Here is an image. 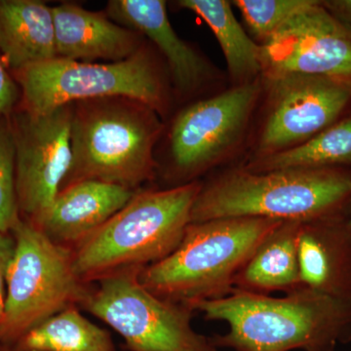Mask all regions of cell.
<instances>
[{
	"label": "cell",
	"mask_w": 351,
	"mask_h": 351,
	"mask_svg": "<svg viewBox=\"0 0 351 351\" xmlns=\"http://www.w3.org/2000/svg\"><path fill=\"white\" fill-rule=\"evenodd\" d=\"M208 320L225 321L226 335L210 339L215 348L235 351H334L351 341V300L306 288L274 298L233 291L193 307Z\"/></svg>",
	"instance_id": "obj_1"
},
{
	"label": "cell",
	"mask_w": 351,
	"mask_h": 351,
	"mask_svg": "<svg viewBox=\"0 0 351 351\" xmlns=\"http://www.w3.org/2000/svg\"><path fill=\"white\" fill-rule=\"evenodd\" d=\"M351 170L290 168L253 173L232 168L202 184L191 223L225 218L306 221L348 214Z\"/></svg>",
	"instance_id": "obj_2"
},
{
	"label": "cell",
	"mask_w": 351,
	"mask_h": 351,
	"mask_svg": "<svg viewBox=\"0 0 351 351\" xmlns=\"http://www.w3.org/2000/svg\"><path fill=\"white\" fill-rule=\"evenodd\" d=\"M281 223L249 217L191 223L177 248L140 270L138 280L157 297L193 311L232 294L240 270Z\"/></svg>",
	"instance_id": "obj_3"
},
{
	"label": "cell",
	"mask_w": 351,
	"mask_h": 351,
	"mask_svg": "<svg viewBox=\"0 0 351 351\" xmlns=\"http://www.w3.org/2000/svg\"><path fill=\"white\" fill-rule=\"evenodd\" d=\"M160 115L126 97L73 104L71 169L64 186L97 180L134 189L154 176Z\"/></svg>",
	"instance_id": "obj_4"
},
{
	"label": "cell",
	"mask_w": 351,
	"mask_h": 351,
	"mask_svg": "<svg viewBox=\"0 0 351 351\" xmlns=\"http://www.w3.org/2000/svg\"><path fill=\"white\" fill-rule=\"evenodd\" d=\"M202 184L136 193L73 253L82 281L127 269H143L167 257L182 241Z\"/></svg>",
	"instance_id": "obj_5"
},
{
	"label": "cell",
	"mask_w": 351,
	"mask_h": 351,
	"mask_svg": "<svg viewBox=\"0 0 351 351\" xmlns=\"http://www.w3.org/2000/svg\"><path fill=\"white\" fill-rule=\"evenodd\" d=\"M22 108L44 114L77 101L126 97L142 101L161 119L171 106L167 75L147 46L117 63H83L54 58L14 71Z\"/></svg>",
	"instance_id": "obj_6"
},
{
	"label": "cell",
	"mask_w": 351,
	"mask_h": 351,
	"mask_svg": "<svg viewBox=\"0 0 351 351\" xmlns=\"http://www.w3.org/2000/svg\"><path fill=\"white\" fill-rule=\"evenodd\" d=\"M12 233L0 346L15 345L34 327L84 302L88 295L73 267V253L53 242L31 221L20 219Z\"/></svg>",
	"instance_id": "obj_7"
},
{
	"label": "cell",
	"mask_w": 351,
	"mask_h": 351,
	"mask_svg": "<svg viewBox=\"0 0 351 351\" xmlns=\"http://www.w3.org/2000/svg\"><path fill=\"white\" fill-rule=\"evenodd\" d=\"M262 92L261 78L182 108L168 132V152L176 175L191 182L237 156L250 140Z\"/></svg>",
	"instance_id": "obj_8"
},
{
	"label": "cell",
	"mask_w": 351,
	"mask_h": 351,
	"mask_svg": "<svg viewBox=\"0 0 351 351\" xmlns=\"http://www.w3.org/2000/svg\"><path fill=\"white\" fill-rule=\"evenodd\" d=\"M262 82L247 160L304 144L339 121L351 103V87L320 76H262Z\"/></svg>",
	"instance_id": "obj_9"
},
{
	"label": "cell",
	"mask_w": 351,
	"mask_h": 351,
	"mask_svg": "<svg viewBox=\"0 0 351 351\" xmlns=\"http://www.w3.org/2000/svg\"><path fill=\"white\" fill-rule=\"evenodd\" d=\"M142 269L100 279L83 302L88 311L119 332L132 351H205L210 339L191 324V309L152 294L138 280Z\"/></svg>",
	"instance_id": "obj_10"
},
{
	"label": "cell",
	"mask_w": 351,
	"mask_h": 351,
	"mask_svg": "<svg viewBox=\"0 0 351 351\" xmlns=\"http://www.w3.org/2000/svg\"><path fill=\"white\" fill-rule=\"evenodd\" d=\"M73 105L34 114L21 108L9 115L16 149L20 213L34 223L62 189L73 160Z\"/></svg>",
	"instance_id": "obj_11"
},
{
	"label": "cell",
	"mask_w": 351,
	"mask_h": 351,
	"mask_svg": "<svg viewBox=\"0 0 351 351\" xmlns=\"http://www.w3.org/2000/svg\"><path fill=\"white\" fill-rule=\"evenodd\" d=\"M262 76H320L351 87V29L313 3L262 45Z\"/></svg>",
	"instance_id": "obj_12"
},
{
	"label": "cell",
	"mask_w": 351,
	"mask_h": 351,
	"mask_svg": "<svg viewBox=\"0 0 351 351\" xmlns=\"http://www.w3.org/2000/svg\"><path fill=\"white\" fill-rule=\"evenodd\" d=\"M107 15L119 25L145 36L156 45L167 64L173 88L181 98L221 87L226 75L173 29L162 0H112Z\"/></svg>",
	"instance_id": "obj_13"
},
{
	"label": "cell",
	"mask_w": 351,
	"mask_h": 351,
	"mask_svg": "<svg viewBox=\"0 0 351 351\" xmlns=\"http://www.w3.org/2000/svg\"><path fill=\"white\" fill-rule=\"evenodd\" d=\"M300 288L351 300V228L348 214L301 221Z\"/></svg>",
	"instance_id": "obj_14"
},
{
	"label": "cell",
	"mask_w": 351,
	"mask_h": 351,
	"mask_svg": "<svg viewBox=\"0 0 351 351\" xmlns=\"http://www.w3.org/2000/svg\"><path fill=\"white\" fill-rule=\"evenodd\" d=\"M136 193L97 180H83L64 186L43 216L32 223L55 243L80 244L96 232Z\"/></svg>",
	"instance_id": "obj_15"
},
{
	"label": "cell",
	"mask_w": 351,
	"mask_h": 351,
	"mask_svg": "<svg viewBox=\"0 0 351 351\" xmlns=\"http://www.w3.org/2000/svg\"><path fill=\"white\" fill-rule=\"evenodd\" d=\"M58 57L83 63L124 61L144 46L142 34L108 15L73 3L52 7Z\"/></svg>",
	"instance_id": "obj_16"
},
{
	"label": "cell",
	"mask_w": 351,
	"mask_h": 351,
	"mask_svg": "<svg viewBox=\"0 0 351 351\" xmlns=\"http://www.w3.org/2000/svg\"><path fill=\"white\" fill-rule=\"evenodd\" d=\"M0 55L12 73L57 58L52 7L39 0H0Z\"/></svg>",
	"instance_id": "obj_17"
},
{
	"label": "cell",
	"mask_w": 351,
	"mask_h": 351,
	"mask_svg": "<svg viewBox=\"0 0 351 351\" xmlns=\"http://www.w3.org/2000/svg\"><path fill=\"white\" fill-rule=\"evenodd\" d=\"M301 221H282L240 270L234 291L269 295L300 288L298 239Z\"/></svg>",
	"instance_id": "obj_18"
},
{
	"label": "cell",
	"mask_w": 351,
	"mask_h": 351,
	"mask_svg": "<svg viewBox=\"0 0 351 351\" xmlns=\"http://www.w3.org/2000/svg\"><path fill=\"white\" fill-rule=\"evenodd\" d=\"M178 5L206 23L221 46L232 86L257 82L263 75L262 46L239 24L226 0H180Z\"/></svg>",
	"instance_id": "obj_19"
},
{
	"label": "cell",
	"mask_w": 351,
	"mask_h": 351,
	"mask_svg": "<svg viewBox=\"0 0 351 351\" xmlns=\"http://www.w3.org/2000/svg\"><path fill=\"white\" fill-rule=\"evenodd\" d=\"M348 165H351V113L304 144L272 156L249 159L241 167L249 172L263 173Z\"/></svg>",
	"instance_id": "obj_20"
},
{
	"label": "cell",
	"mask_w": 351,
	"mask_h": 351,
	"mask_svg": "<svg viewBox=\"0 0 351 351\" xmlns=\"http://www.w3.org/2000/svg\"><path fill=\"white\" fill-rule=\"evenodd\" d=\"M14 348L20 351H115L110 334L73 306L27 332Z\"/></svg>",
	"instance_id": "obj_21"
},
{
	"label": "cell",
	"mask_w": 351,
	"mask_h": 351,
	"mask_svg": "<svg viewBox=\"0 0 351 351\" xmlns=\"http://www.w3.org/2000/svg\"><path fill=\"white\" fill-rule=\"evenodd\" d=\"M314 0H235L251 38L267 43L289 20L313 3Z\"/></svg>",
	"instance_id": "obj_22"
},
{
	"label": "cell",
	"mask_w": 351,
	"mask_h": 351,
	"mask_svg": "<svg viewBox=\"0 0 351 351\" xmlns=\"http://www.w3.org/2000/svg\"><path fill=\"white\" fill-rule=\"evenodd\" d=\"M20 218L16 186V149L9 117L0 119V232H12Z\"/></svg>",
	"instance_id": "obj_23"
},
{
	"label": "cell",
	"mask_w": 351,
	"mask_h": 351,
	"mask_svg": "<svg viewBox=\"0 0 351 351\" xmlns=\"http://www.w3.org/2000/svg\"><path fill=\"white\" fill-rule=\"evenodd\" d=\"M20 98V88L6 68L0 55V119L14 112Z\"/></svg>",
	"instance_id": "obj_24"
},
{
	"label": "cell",
	"mask_w": 351,
	"mask_h": 351,
	"mask_svg": "<svg viewBox=\"0 0 351 351\" xmlns=\"http://www.w3.org/2000/svg\"><path fill=\"white\" fill-rule=\"evenodd\" d=\"M14 239L0 232V318L3 314L5 304L6 272L12 258Z\"/></svg>",
	"instance_id": "obj_25"
},
{
	"label": "cell",
	"mask_w": 351,
	"mask_h": 351,
	"mask_svg": "<svg viewBox=\"0 0 351 351\" xmlns=\"http://www.w3.org/2000/svg\"><path fill=\"white\" fill-rule=\"evenodd\" d=\"M323 6L351 29V0H325Z\"/></svg>",
	"instance_id": "obj_26"
},
{
	"label": "cell",
	"mask_w": 351,
	"mask_h": 351,
	"mask_svg": "<svg viewBox=\"0 0 351 351\" xmlns=\"http://www.w3.org/2000/svg\"><path fill=\"white\" fill-rule=\"evenodd\" d=\"M0 351H20L16 348H11V346H0Z\"/></svg>",
	"instance_id": "obj_27"
},
{
	"label": "cell",
	"mask_w": 351,
	"mask_h": 351,
	"mask_svg": "<svg viewBox=\"0 0 351 351\" xmlns=\"http://www.w3.org/2000/svg\"><path fill=\"white\" fill-rule=\"evenodd\" d=\"M348 225H350V226L351 228V199H350V206H348Z\"/></svg>",
	"instance_id": "obj_28"
},
{
	"label": "cell",
	"mask_w": 351,
	"mask_h": 351,
	"mask_svg": "<svg viewBox=\"0 0 351 351\" xmlns=\"http://www.w3.org/2000/svg\"><path fill=\"white\" fill-rule=\"evenodd\" d=\"M205 351H217V350H216V348H215V346L213 345H212L211 346H210L209 348H208L207 350H205Z\"/></svg>",
	"instance_id": "obj_29"
}]
</instances>
